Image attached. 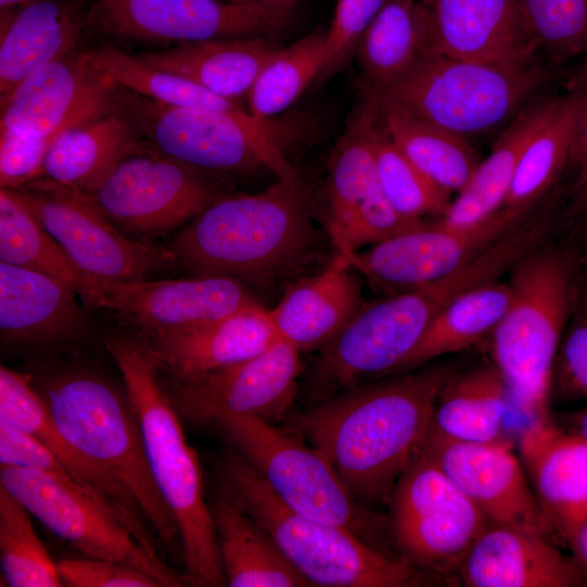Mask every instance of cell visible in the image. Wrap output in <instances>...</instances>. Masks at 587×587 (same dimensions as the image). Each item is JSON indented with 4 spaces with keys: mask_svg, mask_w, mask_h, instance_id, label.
Segmentation results:
<instances>
[{
    "mask_svg": "<svg viewBox=\"0 0 587 587\" xmlns=\"http://www.w3.org/2000/svg\"><path fill=\"white\" fill-rule=\"evenodd\" d=\"M458 370L423 365L362 383L317 402L296 433L322 452L364 505L388 504L432 427L439 394Z\"/></svg>",
    "mask_w": 587,
    "mask_h": 587,
    "instance_id": "obj_1",
    "label": "cell"
},
{
    "mask_svg": "<svg viewBox=\"0 0 587 587\" xmlns=\"http://www.w3.org/2000/svg\"><path fill=\"white\" fill-rule=\"evenodd\" d=\"M317 247L302 184L277 179L255 193L226 195L189 221L170 248L198 276L272 288L300 273Z\"/></svg>",
    "mask_w": 587,
    "mask_h": 587,
    "instance_id": "obj_2",
    "label": "cell"
},
{
    "mask_svg": "<svg viewBox=\"0 0 587 587\" xmlns=\"http://www.w3.org/2000/svg\"><path fill=\"white\" fill-rule=\"evenodd\" d=\"M105 348L139 420L155 485L178 526L189 584L226 585L200 463L161 383L157 359L137 335L110 336Z\"/></svg>",
    "mask_w": 587,
    "mask_h": 587,
    "instance_id": "obj_3",
    "label": "cell"
},
{
    "mask_svg": "<svg viewBox=\"0 0 587 587\" xmlns=\"http://www.w3.org/2000/svg\"><path fill=\"white\" fill-rule=\"evenodd\" d=\"M222 485L270 534L290 564L325 587H419L435 582L399 551L351 530L303 516L282 502L232 447L220 465Z\"/></svg>",
    "mask_w": 587,
    "mask_h": 587,
    "instance_id": "obj_4",
    "label": "cell"
},
{
    "mask_svg": "<svg viewBox=\"0 0 587 587\" xmlns=\"http://www.w3.org/2000/svg\"><path fill=\"white\" fill-rule=\"evenodd\" d=\"M511 303L489 336L490 361L512 404L534 420L548 413L555 357L579 301L573 261L545 242L508 272Z\"/></svg>",
    "mask_w": 587,
    "mask_h": 587,
    "instance_id": "obj_5",
    "label": "cell"
},
{
    "mask_svg": "<svg viewBox=\"0 0 587 587\" xmlns=\"http://www.w3.org/2000/svg\"><path fill=\"white\" fill-rule=\"evenodd\" d=\"M557 67L542 55L497 62L427 50L400 79L374 96L469 139L504 129L547 91Z\"/></svg>",
    "mask_w": 587,
    "mask_h": 587,
    "instance_id": "obj_6",
    "label": "cell"
},
{
    "mask_svg": "<svg viewBox=\"0 0 587 587\" xmlns=\"http://www.w3.org/2000/svg\"><path fill=\"white\" fill-rule=\"evenodd\" d=\"M34 386L63 437L132 495L160 544L175 552L180 545L178 526L151 474L127 394L83 370L59 373Z\"/></svg>",
    "mask_w": 587,
    "mask_h": 587,
    "instance_id": "obj_7",
    "label": "cell"
},
{
    "mask_svg": "<svg viewBox=\"0 0 587 587\" xmlns=\"http://www.w3.org/2000/svg\"><path fill=\"white\" fill-rule=\"evenodd\" d=\"M109 98L140 137L168 158L216 176L266 170L276 179L302 184L275 117L259 118L249 110L171 105L114 84Z\"/></svg>",
    "mask_w": 587,
    "mask_h": 587,
    "instance_id": "obj_8",
    "label": "cell"
},
{
    "mask_svg": "<svg viewBox=\"0 0 587 587\" xmlns=\"http://www.w3.org/2000/svg\"><path fill=\"white\" fill-rule=\"evenodd\" d=\"M215 425L288 508L389 548L387 520L360 502L325 455L297 433L253 416H227Z\"/></svg>",
    "mask_w": 587,
    "mask_h": 587,
    "instance_id": "obj_9",
    "label": "cell"
},
{
    "mask_svg": "<svg viewBox=\"0 0 587 587\" xmlns=\"http://www.w3.org/2000/svg\"><path fill=\"white\" fill-rule=\"evenodd\" d=\"M388 504L395 548L435 583L458 576L464 555L490 523L423 447Z\"/></svg>",
    "mask_w": 587,
    "mask_h": 587,
    "instance_id": "obj_10",
    "label": "cell"
},
{
    "mask_svg": "<svg viewBox=\"0 0 587 587\" xmlns=\"http://www.w3.org/2000/svg\"><path fill=\"white\" fill-rule=\"evenodd\" d=\"M226 195L216 175L168 158L143 140L91 197L122 233L151 242Z\"/></svg>",
    "mask_w": 587,
    "mask_h": 587,
    "instance_id": "obj_11",
    "label": "cell"
},
{
    "mask_svg": "<svg viewBox=\"0 0 587 587\" xmlns=\"http://www.w3.org/2000/svg\"><path fill=\"white\" fill-rule=\"evenodd\" d=\"M12 192L55 238L85 279H148L178 263L170 247L122 233L90 195L45 177Z\"/></svg>",
    "mask_w": 587,
    "mask_h": 587,
    "instance_id": "obj_12",
    "label": "cell"
},
{
    "mask_svg": "<svg viewBox=\"0 0 587 587\" xmlns=\"http://www.w3.org/2000/svg\"><path fill=\"white\" fill-rule=\"evenodd\" d=\"M295 7L228 0H96L86 25L108 36L153 42L267 37L292 29Z\"/></svg>",
    "mask_w": 587,
    "mask_h": 587,
    "instance_id": "obj_13",
    "label": "cell"
},
{
    "mask_svg": "<svg viewBox=\"0 0 587 587\" xmlns=\"http://www.w3.org/2000/svg\"><path fill=\"white\" fill-rule=\"evenodd\" d=\"M0 485L47 528L86 557L138 567L163 586L188 585L161 559L153 558L125 524L79 485L24 467L0 465Z\"/></svg>",
    "mask_w": 587,
    "mask_h": 587,
    "instance_id": "obj_14",
    "label": "cell"
},
{
    "mask_svg": "<svg viewBox=\"0 0 587 587\" xmlns=\"http://www.w3.org/2000/svg\"><path fill=\"white\" fill-rule=\"evenodd\" d=\"M301 353L278 340L247 361L186 378L161 383L178 414L216 423L227 416L280 421L292 408L304 371ZM161 377V375H160Z\"/></svg>",
    "mask_w": 587,
    "mask_h": 587,
    "instance_id": "obj_15",
    "label": "cell"
},
{
    "mask_svg": "<svg viewBox=\"0 0 587 587\" xmlns=\"http://www.w3.org/2000/svg\"><path fill=\"white\" fill-rule=\"evenodd\" d=\"M78 296L86 307L113 313L141 338L187 330L258 302L243 284L225 276L85 279Z\"/></svg>",
    "mask_w": 587,
    "mask_h": 587,
    "instance_id": "obj_16",
    "label": "cell"
},
{
    "mask_svg": "<svg viewBox=\"0 0 587 587\" xmlns=\"http://www.w3.org/2000/svg\"><path fill=\"white\" fill-rule=\"evenodd\" d=\"M529 215L502 208L486 222L466 228L426 222L366 250L345 254L360 275L388 296L455 272Z\"/></svg>",
    "mask_w": 587,
    "mask_h": 587,
    "instance_id": "obj_17",
    "label": "cell"
},
{
    "mask_svg": "<svg viewBox=\"0 0 587 587\" xmlns=\"http://www.w3.org/2000/svg\"><path fill=\"white\" fill-rule=\"evenodd\" d=\"M423 449L490 523L551 539L524 466L504 444L457 440L429 430Z\"/></svg>",
    "mask_w": 587,
    "mask_h": 587,
    "instance_id": "obj_18",
    "label": "cell"
},
{
    "mask_svg": "<svg viewBox=\"0 0 587 587\" xmlns=\"http://www.w3.org/2000/svg\"><path fill=\"white\" fill-rule=\"evenodd\" d=\"M112 83L83 53L46 64L0 98V129L47 136L112 108Z\"/></svg>",
    "mask_w": 587,
    "mask_h": 587,
    "instance_id": "obj_19",
    "label": "cell"
},
{
    "mask_svg": "<svg viewBox=\"0 0 587 587\" xmlns=\"http://www.w3.org/2000/svg\"><path fill=\"white\" fill-rule=\"evenodd\" d=\"M0 419L42 442L82 488L116 515L153 558L162 559L161 544L132 495L63 437L32 376L3 365L0 367Z\"/></svg>",
    "mask_w": 587,
    "mask_h": 587,
    "instance_id": "obj_20",
    "label": "cell"
},
{
    "mask_svg": "<svg viewBox=\"0 0 587 587\" xmlns=\"http://www.w3.org/2000/svg\"><path fill=\"white\" fill-rule=\"evenodd\" d=\"M519 448L551 539L569 545L587 521V439L546 414L529 421Z\"/></svg>",
    "mask_w": 587,
    "mask_h": 587,
    "instance_id": "obj_21",
    "label": "cell"
},
{
    "mask_svg": "<svg viewBox=\"0 0 587 587\" xmlns=\"http://www.w3.org/2000/svg\"><path fill=\"white\" fill-rule=\"evenodd\" d=\"M458 577L469 587H585L587 566L544 535L489 523L464 555Z\"/></svg>",
    "mask_w": 587,
    "mask_h": 587,
    "instance_id": "obj_22",
    "label": "cell"
},
{
    "mask_svg": "<svg viewBox=\"0 0 587 587\" xmlns=\"http://www.w3.org/2000/svg\"><path fill=\"white\" fill-rule=\"evenodd\" d=\"M428 51L453 58L523 62L541 55L519 0H430Z\"/></svg>",
    "mask_w": 587,
    "mask_h": 587,
    "instance_id": "obj_23",
    "label": "cell"
},
{
    "mask_svg": "<svg viewBox=\"0 0 587 587\" xmlns=\"http://www.w3.org/2000/svg\"><path fill=\"white\" fill-rule=\"evenodd\" d=\"M141 339L157 359L160 372L173 378L247 361L280 340L268 309L259 302L187 330Z\"/></svg>",
    "mask_w": 587,
    "mask_h": 587,
    "instance_id": "obj_24",
    "label": "cell"
},
{
    "mask_svg": "<svg viewBox=\"0 0 587 587\" xmlns=\"http://www.w3.org/2000/svg\"><path fill=\"white\" fill-rule=\"evenodd\" d=\"M358 275L351 260L336 250L323 268L294 284L268 309L278 338L300 353L323 348L363 304Z\"/></svg>",
    "mask_w": 587,
    "mask_h": 587,
    "instance_id": "obj_25",
    "label": "cell"
},
{
    "mask_svg": "<svg viewBox=\"0 0 587 587\" xmlns=\"http://www.w3.org/2000/svg\"><path fill=\"white\" fill-rule=\"evenodd\" d=\"M0 25V98L46 64L74 54L87 26L78 0L2 10Z\"/></svg>",
    "mask_w": 587,
    "mask_h": 587,
    "instance_id": "obj_26",
    "label": "cell"
},
{
    "mask_svg": "<svg viewBox=\"0 0 587 587\" xmlns=\"http://www.w3.org/2000/svg\"><path fill=\"white\" fill-rule=\"evenodd\" d=\"M68 284L0 262V330L5 342L42 344L73 337L84 315Z\"/></svg>",
    "mask_w": 587,
    "mask_h": 587,
    "instance_id": "obj_27",
    "label": "cell"
},
{
    "mask_svg": "<svg viewBox=\"0 0 587 587\" xmlns=\"http://www.w3.org/2000/svg\"><path fill=\"white\" fill-rule=\"evenodd\" d=\"M282 46L280 40L267 37L223 38L182 42L135 55L216 96L238 101L248 96L263 66Z\"/></svg>",
    "mask_w": 587,
    "mask_h": 587,
    "instance_id": "obj_28",
    "label": "cell"
},
{
    "mask_svg": "<svg viewBox=\"0 0 587 587\" xmlns=\"http://www.w3.org/2000/svg\"><path fill=\"white\" fill-rule=\"evenodd\" d=\"M209 505L226 586H311L224 485L210 496Z\"/></svg>",
    "mask_w": 587,
    "mask_h": 587,
    "instance_id": "obj_29",
    "label": "cell"
},
{
    "mask_svg": "<svg viewBox=\"0 0 587 587\" xmlns=\"http://www.w3.org/2000/svg\"><path fill=\"white\" fill-rule=\"evenodd\" d=\"M559 97L549 91L538 96L498 134L487 158L436 221L466 228L486 222L502 209L526 143L551 114Z\"/></svg>",
    "mask_w": 587,
    "mask_h": 587,
    "instance_id": "obj_30",
    "label": "cell"
},
{
    "mask_svg": "<svg viewBox=\"0 0 587 587\" xmlns=\"http://www.w3.org/2000/svg\"><path fill=\"white\" fill-rule=\"evenodd\" d=\"M142 141L130 120L111 108L64 130L46 155L41 177L91 196Z\"/></svg>",
    "mask_w": 587,
    "mask_h": 587,
    "instance_id": "obj_31",
    "label": "cell"
},
{
    "mask_svg": "<svg viewBox=\"0 0 587 587\" xmlns=\"http://www.w3.org/2000/svg\"><path fill=\"white\" fill-rule=\"evenodd\" d=\"M428 43L427 7L420 0H386L354 52L366 92L388 89L428 50Z\"/></svg>",
    "mask_w": 587,
    "mask_h": 587,
    "instance_id": "obj_32",
    "label": "cell"
},
{
    "mask_svg": "<svg viewBox=\"0 0 587 587\" xmlns=\"http://www.w3.org/2000/svg\"><path fill=\"white\" fill-rule=\"evenodd\" d=\"M579 103V90L572 78L551 114L526 143L502 208L530 214L555 191L571 165Z\"/></svg>",
    "mask_w": 587,
    "mask_h": 587,
    "instance_id": "obj_33",
    "label": "cell"
},
{
    "mask_svg": "<svg viewBox=\"0 0 587 587\" xmlns=\"http://www.w3.org/2000/svg\"><path fill=\"white\" fill-rule=\"evenodd\" d=\"M510 403L508 385L491 361L458 369L439 394L430 430L463 441L499 440Z\"/></svg>",
    "mask_w": 587,
    "mask_h": 587,
    "instance_id": "obj_34",
    "label": "cell"
},
{
    "mask_svg": "<svg viewBox=\"0 0 587 587\" xmlns=\"http://www.w3.org/2000/svg\"><path fill=\"white\" fill-rule=\"evenodd\" d=\"M372 96L378 122L395 146L436 185L459 193L480 162L469 139Z\"/></svg>",
    "mask_w": 587,
    "mask_h": 587,
    "instance_id": "obj_35",
    "label": "cell"
},
{
    "mask_svg": "<svg viewBox=\"0 0 587 587\" xmlns=\"http://www.w3.org/2000/svg\"><path fill=\"white\" fill-rule=\"evenodd\" d=\"M512 299L508 282L492 280L452 300L430 323L417 345L392 374L409 372L489 338Z\"/></svg>",
    "mask_w": 587,
    "mask_h": 587,
    "instance_id": "obj_36",
    "label": "cell"
},
{
    "mask_svg": "<svg viewBox=\"0 0 587 587\" xmlns=\"http://www.w3.org/2000/svg\"><path fill=\"white\" fill-rule=\"evenodd\" d=\"M376 102L366 93L365 103L353 116L328 160L325 183V218L333 241L346 229L363 203L379 188L369 138Z\"/></svg>",
    "mask_w": 587,
    "mask_h": 587,
    "instance_id": "obj_37",
    "label": "cell"
},
{
    "mask_svg": "<svg viewBox=\"0 0 587 587\" xmlns=\"http://www.w3.org/2000/svg\"><path fill=\"white\" fill-rule=\"evenodd\" d=\"M82 53L87 63L110 83L149 99L196 109L248 110L239 101L216 96L189 79L149 65L111 43Z\"/></svg>",
    "mask_w": 587,
    "mask_h": 587,
    "instance_id": "obj_38",
    "label": "cell"
},
{
    "mask_svg": "<svg viewBox=\"0 0 587 587\" xmlns=\"http://www.w3.org/2000/svg\"><path fill=\"white\" fill-rule=\"evenodd\" d=\"M326 29L282 46L263 66L247 96L249 112L263 120L289 109L316 83L325 62Z\"/></svg>",
    "mask_w": 587,
    "mask_h": 587,
    "instance_id": "obj_39",
    "label": "cell"
},
{
    "mask_svg": "<svg viewBox=\"0 0 587 587\" xmlns=\"http://www.w3.org/2000/svg\"><path fill=\"white\" fill-rule=\"evenodd\" d=\"M0 262L55 277L79 295L85 278L40 221L10 189H0Z\"/></svg>",
    "mask_w": 587,
    "mask_h": 587,
    "instance_id": "obj_40",
    "label": "cell"
},
{
    "mask_svg": "<svg viewBox=\"0 0 587 587\" xmlns=\"http://www.w3.org/2000/svg\"><path fill=\"white\" fill-rule=\"evenodd\" d=\"M369 138L379 185L392 208L402 217L415 222L442 216L452 195L424 175L395 146L378 122L377 103L369 125Z\"/></svg>",
    "mask_w": 587,
    "mask_h": 587,
    "instance_id": "obj_41",
    "label": "cell"
},
{
    "mask_svg": "<svg viewBox=\"0 0 587 587\" xmlns=\"http://www.w3.org/2000/svg\"><path fill=\"white\" fill-rule=\"evenodd\" d=\"M0 560L11 587L63 586L54 562L39 539L30 512L0 485Z\"/></svg>",
    "mask_w": 587,
    "mask_h": 587,
    "instance_id": "obj_42",
    "label": "cell"
},
{
    "mask_svg": "<svg viewBox=\"0 0 587 587\" xmlns=\"http://www.w3.org/2000/svg\"><path fill=\"white\" fill-rule=\"evenodd\" d=\"M538 52L555 66L587 55V0H519Z\"/></svg>",
    "mask_w": 587,
    "mask_h": 587,
    "instance_id": "obj_43",
    "label": "cell"
},
{
    "mask_svg": "<svg viewBox=\"0 0 587 587\" xmlns=\"http://www.w3.org/2000/svg\"><path fill=\"white\" fill-rule=\"evenodd\" d=\"M386 0H337L326 29L325 62L316 86L346 70L354 59L357 45Z\"/></svg>",
    "mask_w": 587,
    "mask_h": 587,
    "instance_id": "obj_44",
    "label": "cell"
},
{
    "mask_svg": "<svg viewBox=\"0 0 587 587\" xmlns=\"http://www.w3.org/2000/svg\"><path fill=\"white\" fill-rule=\"evenodd\" d=\"M551 399L587 400V298H579L563 334L553 365Z\"/></svg>",
    "mask_w": 587,
    "mask_h": 587,
    "instance_id": "obj_45",
    "label": "cell"
},
{
    "mask_svg": "<svg viewBox=\"0 0 587 587\" xmlns=\"http://www.w3.org/2000/svg\"><path fill=\"white\" fill-rule=\"evenodd\" d=\"M70 127L47 136H25L0 129V187L17 189L41 177L51 145Z\"/></svg>",
    "mask_w": 587,
    "mask_h": 587,
    "instance_id": "obj_46",
    "label": "cell"
},
{
    "mask_svg": "<svg viewBox=\"0 0 587 587\" xmlns=\"http://www.w3.org/2000/svg\"><path fill=\"white\" fill-rule=\"evenodd\" d=\"M63 585L70 587H159L161 582L133 565L99 558L57 561Z\"/></svg>",
    "mask_w": 587,
    "mask_h": 587,
    "instance_id": "obj_47",
    "label": "cell"
},
{
    "mask_svg": "<svg viewBox=\"0 0 587 587\" xmlns=\"http://www.w3.org/2000/svg\"><path fill=\"white\" fill-rule=\"evenodd\" d=\"M573 80L578 87L580 103L570 165L573 171L571 193L576 205L587 214V55Z\"/></svg>",
    "mask_w": 587,
    "mask_h": 587,
    "instance_id": "obj_48",
    "label": "cell"
},
{
    "mask_svg": "<svg viewBox=\"0 0 587 587\" xmlns=\"http://www.w3.org/2000/svg\"><path fill=\"white\" fill-rule=\"evenodd\" d=\"M569 546L573 554L587 566V521L577 529Z\"/></svg>",
    "mask_w": 587,
    "mask_h": 587,
    "instance_id": "obj_49",
    "label": "cell"
},
{
    "mask_svg": "<svg viewBox=\"0 0 587 587\" xmlns=\"http://www.w3.org/2000/svg\"><path fill=\"white\" fill-rule=\"evenodd\" d=\"M574 432L587 439V409L574 414Z\"/></svg>",
    "mask_w": 587,
    "mask_h": 587,
    "instance_id": "obj_50",
    "label": "cell"
},
{
    "mask_svg": "<svg viewBox=\"0 0 587 587\" xmlns=\"http://www.w3.org/2000/svg\"><path fill=\"white\" fill-rule=\"evenodd\" d=\"M37 1L41 0H0V9L1 11L16 9Z\"/></svg>",
    "mask_w": 587,
    "mask_h": 587,
    "instance_id": "obj_51",
    "label": "cell"
},
{
    "mask_svg": "<svg viewBox=\"0 0 587 587\" xmlns=\"http://www.w3.org/2000/svg\"><path fill=\"white\" fill-rule=\"evenodd\" d=\"M264 3H268L272 5H278V7H295L296 2L299 0H259Z\"/></svg>",
    "mask_w": 587,
    "mask_h": 587,
    "instance_id": "obj_52",
    "label": "cell"
},
{
    "mask_svg": "<svg viewBox=\"0 0 587 587\" xmlns=\"http://www.w3.org/2000/svg\"><path fill=\"white\" fill-rule=\"evenodd\" d=\"M228 1H233V2H253V1H258V0H228Z\"/></svg>",
    "mask_w": 587,
    "mask_h": 587,
    "instance_id": "obj_53",
    "label": "cell"
},
{
    "mask_svg": "<svg viewBox=\"0 0 587 587\" xmlns=\"http://www.w3.org/2000/svg\"><path fill=\"white\" fill-rule=\"evenodd\" d=\"M423 4L427 5L430 0H420Z\"/></svg>",
    "mask_w": 587,
    "mask_h": 587,
    "instance_id": "obj_54",
    "label": "cell"
}]
</instances>
